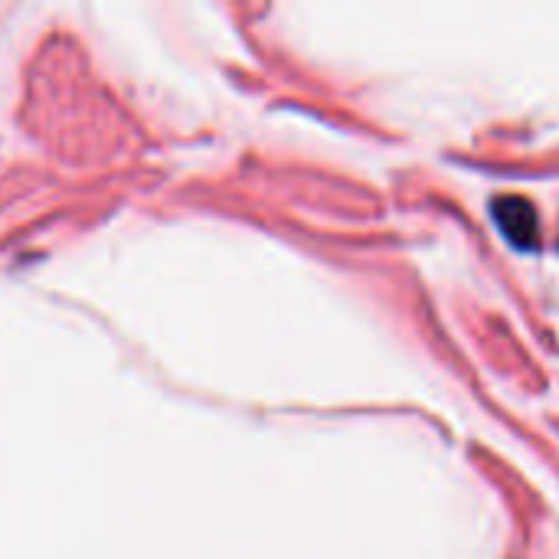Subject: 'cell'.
Here are the masks:
<instances>
[{"label":"cell","mask_w":559,"mask_h":559,"mask_svg":"<svg viewBox=\"0 0 559 559\" xmlns=\"http://www.w3.org/2000/svg\"><path fill=\"white\" fill-rule=\"evenodd\" d=\"M495 223L501 226V233L508 236V242H514L518 249H537L540 242V219L531 200L524 197H498L495 206Z\"/></svg>","instance_id":"cell-1"}]
</instances>
